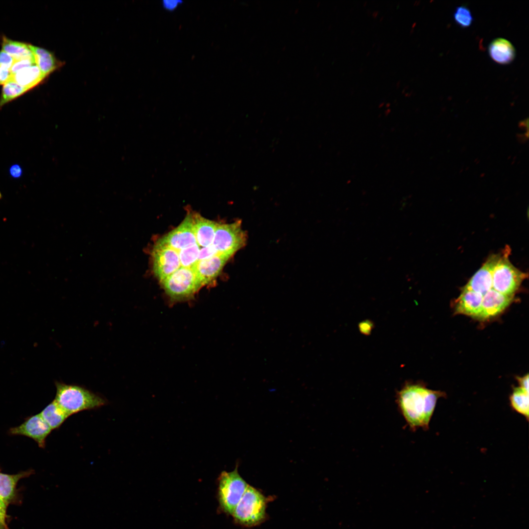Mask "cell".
<instances>
[{
  "instance_id": "ba28073f",
  "label": "cell",
  "mask_w": 529,
  "mask_h": 529,
  "mask_svg": "<svg viewBox=\"0 0 529 529\" xmlns=\"http://www.w3.org/2000/svg\"><path fill=\"white\" fill-rule=\"evenodd\" d=\"M151 256L153 273L160 282L181 267L178 252L168 246L155 243Z\"/></svg>"
},
{
  "instance_id": "5b68a950",
  "label": "cell",
  "mask_w": 529,
  "mask_h": 529,
  "mask_svg": "<svg viewBox=\"0 0 529 529\" xmlns=\"http://www.w3.org/2000/svg\"><path fill=\"white\" fill-rule=\"evenodd\" d=\"M248 484L236 468L232 472L222 471L218 478L217 497L220 509L232 515Z\"/></svg>"
},
{
  "instance_id": "cb8c5ba5",
  "label": "cell",
  "mask_w": 529,
  "mask_h": 529,
  "mask_svg": "<svg viewBox=\"0 0 529 529\" xmlns=\"http://www.w3.org/2000/svg\"><path fill=\"white\" fill-rule=\"evenodd\" d=\"M200 249L197 243L178 252L181 266L192 268L197 262Z\"/></svg>"
},
{
  "instance_id": "e575fe53",
  "label": "cell",
  "mask_w": 529,
  "mask_h": 529,
  "mask_svg": "<svg viewBox=\"0 0 529 529\" xmlns=\"http://www.w3.org/2000/svg\"><path fill=\"white\" fill-rule=\"evenodd\" d=\"M5 517H6L0 515V529H8L7 526L5 522Z\"/></svg>"
},
{
  "instance_id": "7a4b0ae2",
  "label": "cell",
  "mask_w": 529,
  "mask_h": 529,
  "mask_svg": "<svg viewBox=\"0 0 529 529\" xmlns=\"http://www.w3.org/2000/svg\"><path fill=\"white\" fill-rule=\"evenodd\" d=\"M54 400L69 416L79 412L95 409L105 406L106 400L79 385L55 383Z\"/></svg>"
},
{
  "instance_id": "30bf717a",
  "label": "cell",
  "mask_w": 529,
  "mask_h": 529,
  "mask_svg": "<svg viewBox=\"0 0 529 529\" xmlns=\"http://www.w3.org/2000/svg\"><path fill=\"white\" fill-rule=\"evenodd\" d=\"M52 430L40 414L34 415L20 426L11 428L12 434L22 435L34 440L41 448H44L45 440Z\"/></svg>"
},
{
  "instance_id": "f35d334b",
  "label": "cell",
  "mask_w": 529,
  "mask_h": 529,
  "mask_svg": "<svg viewBox=\"0 0 529 529\" xmlns=\"http://www.w3.org/2000/svg\"><path fill=\"white\" fill-rule=\"evenodd\" d=\"M366 3H367V2H366V1H365V3H364V4H363V5H364L365 6V5H366Z\"/></svg>"
},
{
  "instance_id": "74e56055",
  "label": "cell",
  "mask_w": 529,
  "mask_h": 529,
  "mask_svg": "<svg viewBox=\"0 0 529 529\" xmlns=\"http://www.w3.org/2000/svg\"><path fill=\"white\" fill-rule=\"evenodd\" d=\"M1 196H2V195H1V192H0V198H1Z\"/></svg>"
},
{
  "instance_id": "9a60e30c",
  "label": "cell",
  "mask_w": 529,
  "mask_h": 529,
  "mask_svg": "<svg viewBox=\"0 0 529 529\" xmlns=\"http://www.w3.org/2000/svg\"><path fill=\"white\" fill-rule=\"evenodd\" d=\"M482 297L481 293L462 289L456 301V313L477 318L481 312Z\"/></svg>"
},
{
  "instance_id": "8992f818",
  "label": "cell",
  "mask_w": 529,
  "mask_h": 529,
  "mask_svg": "<svg viewBox=\"0 0 529 529\" xmlns=\"http://www.w3.org/2000/svg\"><path fill=\"white\" fill-rule=\"evenodd\" d=\"M510 250L505 248L495 265L492 273V289L503 294L513 296L527 274L514 266L508 256Z\"/></svg>"
},
{
  "instance_id": "484cf974",
  "label": "cell",
  "mask_w": 529,
  "mask_h": 529,
  "mask_svg": "<svg viewBox=\"0 0 529 529\" xmlns=\"http://www.w3.org/2000/svg\"><path fill=\"white\" fill-rule=\"evenodd\" d=\"M35 65L34 59H22L15 60L10 70L13 75L17 72L25 67Z\"/></svg>"
},
{
  "instance_id": "603a6c76",
  "label": "cell",
  "mask_w": 529,
  "mask_h": 529,
  "mask_svg": "<svg viewBox=\"0 0 529 529\" xmlns=\"http://www.w3.org/2000/svg\"><path fill=\"white\" fill-rule=\"evenodd\" d=\"M28 89L21 86L12 78L6 82L2 89L0 96V109L4 105L20 96Z\"/></svg>"
},
{
  "instance_id": "d6986e66",
  "label": "cell",
  "mask_w": 529,
  "mask_h": 529,
  "mask_svg": "<svg viewBox=\"0 0 529 529\" xmlns=\"http://www.w3.org/2000/svg\"><path fill=\"white\" fill-rule=\"evenodd\" d=\"M30 472H24L16 475H8L0 472V497L7 505L15 496V488L18 481L22 478L28 476Z\"/></svg>"
},
{
  "instance_id": "9c48e42d",
  "label": "cell",
  "mask_w": 529,
  "mask_h": 529,
  "mask_svg": "<svg viewBox=\"0 0 529 529\" xmlns=\"http://www.w3.org/2000/svg\"><path fill=\"white\" fill-rule=\"evenodd\" d=\"M156 243L170 247L177 252L197 244L191 213L188 214L178 226L159 239Z\"/></svg>"
},
{
  "instance_id": "8fae6325",
  "label": "cell",
  "mask_w": 529,
  "mask_h": 529,
  "mask_svg": "<svg viewBox=\"0 0 529 529\" xmlns=\"http://www.w3.org/2000/svg\"><path fill=\"white\" fill-rule=\"evenodd\" d=\"M501 256L498 254L489 256L462 289L478 292L482 295L491 289L493 269Z\"/></svg>"
},
{
  "instance_id": "7c38bea8",
  "label": "cell",
  "mask_w": 529,
  "mask_h": 529,
  "mask_svg": "<svg viewBox=\"0 0 529 529\" xmlns=\"http://www.w3.org/2000/svg\"><path fill=\"white\" fill-rule=\"evenodd\" d=\"M230 259L217 253L208 259L197 261L192 268L202 286H204L217 277Z\"/></svg>"
},
{
  "instance_id": "1f68e13d",
  "label": "cell",
  "mask_w": 529,
  "mask_h": 529,
  "mask_svg": "<svg viewBox=\"0 0 529 529\" xmlns=\"http://www.w3.org/2000/svg\"><path fill=\"white\" fill-rule=\"evenodd\" d=\"M182 1L178 0H164L162 1L163 7L168 11H173L178 7Z\"/></svg>"
},
{
  "instance_id": "d590c367",
  "label": "cell",
  "mask_w": 529,
  "mask_h": 529,
  "mask_svg": "<svg viewBox=\"0 0 529 529\" xmlns=\"http://www.w3.org/2000/svg\"><path fill=\"white\" fill-rule=\"evenodd\" d=\"M379 11H374V12H373V13H372V17H373V18H376V17H377V16L378 15V14H379Z\"/></svg>"
},
{
  "instance_id": "277c9868",
  "label": "cell",
  "mask_w": 529,
  "mask_h": 529,
  "mask_svg": "<svg viewBox=\"0 0 529 529\" xmlns=\"http://www.w3.org/2000/svg\"><path fill=\"white\" fill-rule=\"evenodd\" d=\"M265 497L257 489L249 485L232 515L238 523L252 527L260 524L265 516Z\"/></svg>"
},
{
  "instance_id": "7402d4cb",
  "label": "cell",
  "mask_w": 529,
  "mask_h": 529,
  "mask_svg": "<svg viewBox=\"0 0 529 529\" xmlns=\"http://www.w3.org/2000/svg\"><path fill=\"white\" fill-rule=\"evenodd\" d=\"M509 401L513 409L525 416L528 420L529 417V393L519 387H514L509 397Z\"/></svg>"
},
{
  "instance_id": "ffe728a7",
  "label": "cell",
  "mask_w": 529,
  "mask_h": 529,
  "mask_svg": "<svg viewBox=\"0 0 529 529\" xmlns=\"http://www.w3.org/2000/svg\"><path fill=\"white\" fill-rule=\"evenodd\" d=\"M40 414L52 430L58 429L69 417L54 400Z\"/></svg>"
},
{
  "instance_id": "4dcf8cb0",
  "label": "cell",
  "mask_w": 529,
  "mask_h": 529,
  "mask_svg": "<svg viewBox=\"0 0 529 529\" xmlns=\"http://www.w3.org/2000/svg\"><path fill=\"white\" fill-rule=\"evenodd\" d=\"M23 173V169L19 164H13L9 168V173L10 176L14 179L20 178Z\"/></svg>"
},
{
  "instance_id": "ac0fdd59",
  "label": "cell",
  "mask_w": 529,
  "mask_h": 529,
  "mask_svg": "<svg viewBox=\"0 0 529 529\" xmlns=\"http://www.w3.org/2000/svg\"><path fill=\"white\" fill-rule=\"evenodd\" d=\"M46 77L35 64L21 69L13 74L11 78L30 90L39 85Z\"/></svg>"
},
{
  "instance_id": "d6a6232c",
  "label": "cell",
  "mask_w": 529,
  "mask_h": 529,
  "mask_svg": "<svg viewBox=\"0 0 529 529\" xmlns=\"http://www.w3.org/2000/svg\"><path fill=\"white\" fill-rule=\"evenodd\" d=\"M518 380L519 387L529 393V375L527 374L526 375L522 377H517Z\"/></svg>"
},
{
  "instance_id": "e0dca14e",
  "label": "cell",
  "mask_w": 529,
  "mask_h": 529,
  "mask_svg": "<svg viewBox=\"0 0 529 529\" xmlns=\"http://www.w3.org/2000/svg\"><path fill=\"white\" fill-rule=\"evenodd\" d=\"M29 47L33 54L35 64L45 76L62 65V62L58 61L50 51L30 44Z\"/></svg>"
},
{
  "instance_id": "4fadbf2b",
  "label": "cell",
  "mask_w": 529,
  "mask_h": 529,
  "mask_svg": "<svg viewBox=\"0 0 529 529\" xmlns=\"http://www.w3.org/2000/svg\"><path fill=\"white\" fill-rule=\"evenodd\" d=\"M513 298V296L503 294L492 288L483 295L481 312L477 318L485 320L497 315L510 305Z\"/></svg>"
},
{
  "instance_id": "4316f807",
  "label": "cell",
  "mask_w": 529,
  "mask_h": 529,
  "mask_svg": "<svg viewBox=\"0 0 529 529\" xmlns=\"http://www.w3.org/2000/svg\"><path fill=\"white\" fill-rule=\"evenodd\" d=\"M216 254L217 253L214 249L212 244L207 247H203L200 249L197 261L208 259Z\"/></svg>"
},
{
  "instance_id": "f1b7e54d",
  "label": "cell",
  "mask_w": 529,
  "mask_h": 529,
  "mask_svg": "<svg viewBox=\"0 0 529 529\" xmlns=\"http://www.w3.org/2000/svg\"><path fill=\"white\" fill-rule=\"evenodd\" d=\"M14 61V58L6 52L2 50L0 51V65L10 69Z\"/></svg>"
},
{
  "instance_id": "6da1fadb",
  "label": "cell",
  "mask_w": 529,
  "mask_h": 529,
  "mask_svg": "<svg viewBox=\"0 0 529 529\" xmlns=\"http://www.w3.org/2000/svg\"><path fill=\"white\" fill-rule=\"evenodd\" d=\"M444 392L430 389L423 384L407 381L396 394L399 411L409 428L427 430L437 400Z\"/></svg>"
},
{
  "instance_id": "44dd1931",
  "label": "cell",
  "mask_w": 529,
  "mask_h": 529,
  "mask_svg": "<svg viewBox=\"0 0 529 529\" xmlns=\"http://www.w3.org/2000/svg\"><path fill=\"white\" fill-rule=\"evenodd\" d=\"M2 50L11 56L14 60L34 59L33 54L29 44L13 41L2 37Z\"/></svg>"
},
{
  "instance_id": "5bb4252c",
  "label": "cell",
  "mask_w": 529,
  "mask_h": 529,
  "mask_svg": "<svg viewBox=\"0 0 529 529\" xmlns=\"http://www.w3.org/2000/svg\"><path fill=\"white\" fill-rule=\"evenodd\" d=\"M191 215L197 244L203 247L211 245L217 223L205 218L197 213L191 212Z\"/></svg>"
},
{
  "instance_id": "d4e9b609",
  "label": "cell",
  "mask_w": 529,
  "mask_h": 529,
  "mask_svg": "<svg viewBox=\"0 0 529 529\" xmlns=\"http://www.w3.org/2000/svg\"><path fill=\"white\" fill-rule=\"evenodd\" d=\"M453 17L455 23L462 28L469 27L474 21L470 10L466 6L463 5L456 7Z\"/></svg>"
},
{
  "instance_id": "8d00e7d4",
  "label": "cell",
  "mask_w": 529,
  "mask_h": 529,
  "mask_svg": "<svg viewBox=\"0 0 529 529\" xmlns=\"http://www.w3.org/2000/svg\"><path fill=\"white\" fill-rule=\"evenodd\" d=\"M383 19H384V17H382V18L380 19V21H382Z\"/></svg>"
},
{
  "instance_id": "83f0119b",
  "label": "cell",
  "mask_w": 529,
  "mask_h": 529,
  "mask_svg": "<svg viewBox=\"0 0 529 529\" xmlns=\"http://www.w3.org/2000/svg\"><path fill=\"white\" fill-rule=\"evenodd\" d=\"M374 327L373 322L369 319L361 321L359 324V329L361 333L368 336L371 333Z\"/></svg>"
},
{
  "instance_id": "52a82bcc",
  "label": "cell",
  "mask_w": 529,
  "mask_h": 529,
  "mask_svg": "<svg viewBox=\"0 0 529 529\" xmlns=\"http://www.w3.org/2000/svg\"><path fill=\"white\" fill-rule=\"evenodd\" d=\"M247 235L238 220L230 223H217L212 245L217 253L231 258L246 244Z\"/></svg>"
},
{
  "instance_id": "836d02e7",
  "label": "cell",
  "mask_w": 529,
  "mask_h": 529,
  "mask_svg": "<svg viewBox=\"0 0 529 529\" xmlns=\"http://www.w3.org/2000/svg\"><path fill=\"white\" fill-rule=\"evenodd\" d=\"M7 505L3 502L0 497V515L6 517V508Z\"/></svg>"
},
{
  "instance_id": "f546056e",
  "label": "cell",
  "mask_w": 529,
  "mask_h": 529,
  "mask_svg": "<svg viewBox=\"0 0 529 529\" xmlns=\"http://www.w3.org/2000/svg\"><path fill=\"white\" fill-rule=\"evenodd\" d=\"M10 69L0 65V85L4 84L12 77Z\"/></svg>"
},
{
  "instance_id": "2e32d148",
  "label": "cell",
  "mask_w": 529,
  "mask_h": 529,
  "mask_svg": "<svg viewBox=\"0 0 529 529\" xmlns=\"http://www.w3.org/2000/svg\"><path fill=\"white\" fill-rule=\"evenodd\" d=\"M488 52L494 62L501 65L510 64L516 56V50L513 45L502 38H496L489 44Z\"/></svg>"
},
{
  "instance_id": "3957f363",
  "label": "cell",
  "mask_w": 529,
  "mask_h": 529,
  "mask_svg": "<svg viewBox=\"0 0 529 529\" xmlns=\"http://www.w3.org/2000/svg\"><path fill=\"white\" fill-rule=\"evenodd\" d=\"M161 283L172 302L189 300L203 287L192 268L182 266Z\"/></svg>"
}]
</instances>
